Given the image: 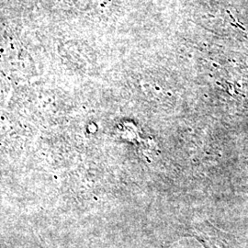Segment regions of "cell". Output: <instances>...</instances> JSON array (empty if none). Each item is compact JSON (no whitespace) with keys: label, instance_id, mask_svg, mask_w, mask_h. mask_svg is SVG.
<instances>
[{"label":"cell","instance_id":"cell-1","mask_svg":"<svg viewBox=\"0 0 248 248\" xmlns=\"http://www.w3.org/2000/svg\"><path fill=\"white\" fill-rule=\"evenodd\" d=\"M190 232L204 248H242L232 234L207 221L196 223Z\"/></svg>","mask_w":248,"mask_h":248},{"label":"cell","instance_id":"cell-2","mask_svg":"<svg viewBox=\"0 0 248 248\" xmlns=\"http://www.w3.org/2000/svg\"><path fill=\"white\" fill-rule=\"evenodd\" d=\"M40 248H51L50 247H48L45 242L43 240L40 238Z\"/></svg>","mask_w":248,"mask_h":248}]
</instances>
